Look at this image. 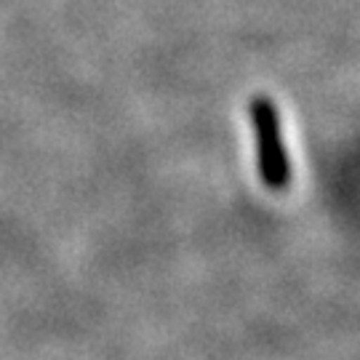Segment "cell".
<instances>
[{
  "label": "cell",
  "mask_w": 360,
  "mask_h": 360,
  "mask_svg": "<svg viewBox=\"0 0 360 360\" xmlns=\"http://www.w3.org/2000/svg\"><path fill=\"white\" fill-rule=\"evenodd\" d=\"M254 126H257L259 171H262V179L272 190H283L285 181H288V160H285L281 134H278L275 107L267 99H257L254 102Z\"/></svg>",
  "instance_id": "obj_1"
}]
</instances>
